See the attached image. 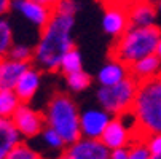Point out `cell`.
<instances>
[{
	"instance_id": "obj_3",
	"label": "cell",
	"mask_w": 161,
	"mask_h": 159,
	"mask_svg": "<svg viewBox=\"0 0 161 159\" xmlns=\"http://www.w3.org/2000/svg\"><path fill=\"white\" fill-rule=\"evenodd\" d=\"M161 37V29L153 26H129L120 37L115 38L108 56L125 65H132L139 59L155 54Z\"/></svg>"
},
{
	"instance_id": "obj_24",
	"label": "cell",
	"mask_w": 161,
	"mask_h": 159,
	"mask_svg": "<svg viewBox=\"0 0 161 159\" xmlns=\"http://www.w3.org/2000/svg\"><path fill=\"white\" fill-rule=\"evenodd\" d=\"M150 150L145 137H134L129 143V159H150Z\"/></svg>"
},
{
	"instance_id": "obj_2",
	"label": "cell",
	"mask_w": 161,
	"mask_h": 159,
	"mask_svg": "<svg viewBox=\"0 0 161 159\" xmlns=\"http://www.w3.org/2000/svg\"><path fill=\"white\" fill-rule=\"evenodd\" d=\"M129 113L136 126L134 137H147L161 132V73L139 81Z\"/></svg>"
},
{
	"instance_id": "obj_18",
	"label": "cell",
	"mask_w": 161,
	"mask_h": 159,
	"mask_svg": "<svg viewBox=\"0 0 161 159\" xmlns=\"http://www.w3.org/2000/svg\"><path fill=\"white\" fill-rule=\"evenodd\" d=\"M21 103L14 89H0V118H11Z\"/></svg>"
},
{
	"instance_id": "obj_17",
	"label": "cell",
	"mask_w": 161,
	"mask_h": 159,
	"mask_svg": "<svg viewBox=\"0 0 161 159\" xmlns=\"http://www.w3.org/2000/svg\"><path fill=\"white\" fill-rule=\"evenodd\" d=\"M161 73V59L156 54L145 56L129 65V75L134 77L137 81H144L148 78H153Z\"/></svg>"
},
{
	"instance_id": "obj_7",
	"label": "cell",
	"mask_w": 161,
	"mask_h": 159,
	"mask_svg": "<svg viewBox=\"0 0 161 159\" xmlns=\"http://www.w3.org/2000/svg\"><path fill=\"white\" fill-rule=\"evenodd\" d=\"M61 156L65 159H108L110 150L102 143L101 139H91L81 135L75 142L69 143Z\"/></svg>"
},
{
	"instance_id": "obj_32",
	"label": "cell",
	"mask_w": 161,
	"mask_h": 159,
	"mask_svg": "<svg viewBox=\"0 0 161 159\" xmlns=\"http://www.w3.org/2000/svg\"><path fill=\"white\" fill-rule=\"evenodd\" d=\"M155 54L161 59V37H159V40H158V45H156V51H155Z\"/></svg>"
},
{
	"instance_id": "obj_14",
	"label": "cell",
	"mask_w": 161,
	"mask_h": 159,
	"mask_svg": "<svg viewBox=\"0 0 161 159\" xmlns=\"http://www.w3.org/2000/svg\"><path fill=\"white\" fill-rule=\"evenodd\" d=\"M32 62L16 61L10 56L0 57V89H13L18 78Z\"/></svg>"
},
{
	"instance_id": "obj_16",
	"label": "cell",
	"mask_w": 161,
	"mask_h": 159,
	"mask_svg": "<svg viewBox=\"0 0 161 159\" xmlns=\"http://www.w3.org/2000/svg\"><path fill=\"white\" fill-rule=\"evenodd\" d=\"M126 77H129V67L117 59L110 57L108 62H105L101 67V70L97 73V81L101 86H112V84L120 83Z\"/></svg>"
},
{
	"instance_id": "obj_25",
	"label": "cell",
	"mask_w": 161,
	"mask_h": 159,
	"mask_svg": "<svg viewBox=\"0 0 161 159\" xmlns=\"http://www.w3.org/2000/svg\"><path fill=\"white\" fill-rule=\"evenodd\" d=\"M8 56L16 59V61H22V62H32L34 57V46L26 43H13V46L8 51Z\"/></svg>"
},
{
	"instance_id": "obj_4",
	"label": "cell",
	"mask_w": 161,
	"mask_h": 159,
	"mask_svg": "<svg viewBox=\"0 0 161 159\" xmlns=\"http://www.w3.org/2000/svg\"><path fill=\"white\" fill-rule=\"evenodd\" d=\"M47 126L53 127L69 145L81 137L80 110L74 99L65 93H54L45 108Z\"/></svg>"
},
{
	"instance_id": "obj_11",
	"label": "cell",
	"mask_w": 161,
	"mask_h": 159,
	"mask_svg": "<svg viewBox=\"0 0 161 159\" xmlns=\"http://www.w3.org/2000/svg\"><path fill=\"white\" fill-rule=\"evenodd\" d=\"M104 16H102V29L107 35L112 38L120 37L128 27H129V18H128V8L121 5H107L104 7Z\"/></svg>"
},
{
	"instance_id": "obj_19",
	"label": "cell",
	"mask_w": 161,
	"mask_h": 159,
	"mask_svg": "<svg viewBox=\"0 0 161 159\" xmlns=\"http://www.w3.org/2000/svg\"><path fill=\"white\" fill-rule=\"evenodd\" d=\"M83 69V59H81V54L80 51L72 46L69 51H65V54L62 56L61 59V64H59V70L64 77L69 75V73H74V72H78Z\"/></svg>"
},
{
	"instance_id": "obj_5",
	"label": "cell",
	"mask_w": 161,
	"mask_h": 159,
	"mask_svg": "<svg viewBox=\"0 0 161 159\" xmlns=\"http://www.w3.org/2000/svg\"><path fill=\"white\" fill-rule=\"evenodd\" d=\"M137 86H139V81L131 75L117 84L101 86L96 93L97 103H99V107L107 110L112 116L126 115L132 108Z\"/></svg>"
},
{
	"instance_id": "obj_1",
	"label": "cell",
	"mask_w": 161,
	"mask_h": 159,
	"mask_svg": "<svg viewBox=\"0 0 161 159\" xmlns=\"http://www.w3.org/2000/svg\"><path fill=\"white\" fill-rule=\"evenodd\" d=\"M75 26V14H67L53 10L48 22L40 29V37L34 46L32 64L42 72L54 73L65 51L74 46L72 30Z\"/></svg>"
},
{
	"instance_id": "obj_23",
	"label": "cell",
	"mask_w": 161,
	"mask_h": 159,
	"mask_svg": "<svg viewBox=\"0 0 161 159\" xmlns=\"http://www.w3.org/2000/svg\"><path fill=\"white\" fill-rule=\"evenodd\" d=\"M43 157L42 153H38L34 146H31L27 142H24L22 139L8 154V159H40Z\"/></svg>"
},
{
	"instance_id": "obj_8",
	"label": "cell",
	"mask_w": 161,
	"mask_h": 159,
	"mask_svg": "<svg viewBox=\"0 0 161 159\" xmlns=\"http://www.w3.org/2000/svg\"><path fill=\"white\" fill-rule=\"evenodd\" d=\"M134 124H128L125 115L121 116H112L108 121L107 127L104 129L101 140L102 143L112 151L115 148H121V146H129V143L134 139Z\"/></svg>"
},
{
	"instance_id": "obj_22",
	"label": "cell",
	"mask_w": 161,
	"mask_h": 159,
	"mask_svg": "<svg viewBox=\"0 0 161 159\" xmlns=\"http://www.w3.org/2000/svg\"><path fill=\"white\" fill-rule=\"evenodd\" d=\"M14 43V34H13V27L11 22L2 16L0 18V57L8 56L10 48Z\"/></svg>"
},
{
	"instance_id": "obj_31",
	"label": "cell",
	"mask_w": 161,
	"mask_h": 159,
	"mask_svg": "<svg viewBox=\"0 0 161 159\" xmlns=\"http://www.w3.org/2000/svg\"><path fill=\"white\" fill-rule=\"evenodd\" d=\"M37 2L42 3V5H45V7H48V8H51V10H54L59 5L61 0H37Z\"/></svg>"
},
{
	"instance_id": "obj_20",
	"label": "cell",
	"mask_w": 161,
	"mask_h": 159,
	"mask_svg": "<svg viewBox=\"0 0 161 159\" xmlns=\"http://www.w3.org/2000/svg\"><path fill=\"white\" fill-rule=\"evenodd\" d=\"M37 139H40V142H42V145L45 148H48L51 151H56L59 154H62L64 148L67 146V143L64 142V139L61 137V135L53 127H50V126H45V129L40 132V135H38Z\"/></svg>"
},
{
	"instance_id": "obj_10",
	"label": "cell",
	"mask_w": 161,
	"mask_h": 159,
	"mask_svg": "<svg viewBox=\"0 0 161 159\" xmlns=\"http://www.w3.org/2000/svg\"><path fill=\"white\" fill-rule=\"evenodd\" d=\"M11 10L27 19L32 26L42 29L53 14V10L38 3L37 0H11Z\"/></svg>"
},
{
	"instance_id": "obj_28",
	"label": "cell",
	"mask_w": 161,
	"mask_h": 159,
	"mask_svg": "<svg viewBox=\"0 0 161 159\" xmlns=\"http://www.w3.org/2000/svg\"><path fill=\"white\" fill-rule=\"evenodd\" d=\"M112 159H129V146H121V148H115L110 151Z\"/></svg>"
},
{
	"instance_id": "obj_29",
	"label": "cell",
	"mask_w": 161,
	"mask_h": 159,
	"mask_svg": "<svg viewBox=\"0 0 161 159\" xmlns=\"http://www.w3.org/2000/svg\"><path fill=\"white\" fill-rule=\"evenodd\" d=\"M99 2H101L104 7H107V5H121V7H126V8H128L129 5L139 2V0H99Z\"/></svg>"
},
{
	"instance_id": "obj_26",
	"label": "cell",
	"mask_w": 161,
	"mask_h": 159,
	"mask_svg": "<svg viewBox=\"0 0 161 159\" xmlns=\"http://www.w3.org/2000/svg\"><path fill=\"white\" fill-rule=\"evenodd\" d=\"M145 140H147V146L150 150L152 159H161V132L147 135Z\"/></svg>"
},
{
	"instance_id": "obj_6",
	"label": "cell",
	"mask_w": 161,
	"mask_h": 159,
	"mask_svg": "<svg viewBox=\"0 0 161 159\" xmlns=\"http://www.w3.org/2000/svg\"><path fill=\"white\" fill-rule=\"evenodd\" d=\"M11 119L24 140L37 139L40 135V132L45 129V126H47L45 113L31 107L29 102H22L18 107V110L14 111Z\"/></svg>"
},
{
	"instance_id": "obj_13",
	"label": "cell",
	"mask_w": 161,
	"mask_h": 159,
	"mask_svg": "<svg viewBox=\"0 0 161 159\" xmlns=\"http://www.w3.org/2000/svg\"><path fill=\"white\" fill-rule=\"evenodd\" d=\"M158 8L155 0H139L128 7L129 26H153Z\"/></svg>"
},
{
	"instance_id": "obj_15",
	"label": "cell",
	"mask_w": 161,
	"mask_h": 159,
	"mask_svg": "<svg viewBox=\"0 0 161 159\" xmlns=\"http://www.w3.org/2000/svg\"><path fill=\"white\" fill-rule=\"evenodd\" d=\"M22 140L11 118H0V159H8L11 150Z\"/></svg>"
},
{
	"instance_id": "obj_33",
	"label": "cell",
	"mask_w": 161,
	"mask_h": 159,
	"mask_svg": "<svg viewBox=\"0 0 161 159\" xmlns=\"http://www.w3.org/2000/svg\"><path fill=\"white\" fill-rule=\"evenodd\" d=\"M155 3H156V8H158V11L161 13V0H155Z\"/></svg>"
},
{
	"instance_id": "obj_12",
	"label": "cell",
	"mask_w": 161,
	"mask_h": 159,
	"mask_svg": "<svg viewBox=\"0 0 161 159\" xmlns=\"http://www.w3.org/2000/svg\"><path fill=\"white\" fill-rule=\"evenodd\" d=\"M42 70L34 64H31L27 69L22 72V75L18 78L14 84V93L21 99V102H31L35 94L38 93V89L42 86Z\"/></svg>"
},
{
	"instance_id": "obj_21",
	"label": "cell",
	"mask_w": 161,
	"mask_h": 159,
	"mask_svg": "<svg viewBox=\"0 0 161 159\" xmlns=\"http://www.w3.org/2000/svg\"><path fill=\"white\" fill-rule=\"evenodd\" d=\"M91 83H93V78L83 69L65 75V84H67L69 91H72V93H81V91H85L91 86Z\"/></svg>"
},
{
	"instance_id": "obj_30",
	"label": "cell",
	"mask_w": 161,
	"mask_h": 159,
	"mask_svg": "<svg viewBox=\"0 0 161 159\" xmlns=\"http://www.w3.org/2000/svg\"><path fill=\"white\" fill-rule=\"evenodd\" d=\"M11 11V0H0V18Z\"/></svg>"
},
{
	"instance_id": "obj_27",
	"label": "cell",
	"mask_w": 161,
	"mask_h": 159,
	"mask_svg": "<svg viewBox=\"0 0 161 159\" xmlns=\"http://www.w3.org/2000/svg\"><path fill=\"white\" fill-rule=\"evenodd\" d=\"M54 10L61 11V13H67V14H77L80 10V5L77 0H61L59 5Z\"/></svg>"
},
{
	"instance_id": "obj_9",
	"label": "cell",
	"mask_w": 161,
	"mask_h": 159,
	"mask_svg": "<svg viewBox=\"0 0 161 159\" xmlns=\"http://www.w3.org/2000/svg\"><path fill=\"white\" fill-rule=\"evenodd\" d=\"M112 119V115L104 110L102 107L99 108H88L85 111H80V130L83 137H91V139H101L104 129L107 127L108 121Z\"/></svg>"
}]
</instances>
